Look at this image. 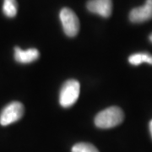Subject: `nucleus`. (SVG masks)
I'll use <instances>...</instances> for the list:
<instances>
[{
  "label": "nucleus",
  "instance_id": "1",
  "mask_svg": "<svg viewBox=\"0 0 152 152\" xmlns=\"http://www.w3.org/2000/svg\"><path fill=\"white\" fill-rule=\"evenodd\" d=\"M124 118L123 110L118 107H111L100 112L95 118V124L100 129H111L116 127Z\"/></svg>",
  "mask_w": 152,
  "mask_h": 152
},
{
  "label": "nucleus",
  "instance_id": "2",
  "mask_svg": "<svg viewBox=\"0 0 152 152\" xmlns=\"http://www.w3.org/2000/svg\"><path fill=\"white\" fill-rule=\"evenodd\" d=\"M80 85L75 80H69L64 84L59 94V103L64 107H70L80 96Z\"/></svg>",
  "mask_w": 152,
  "mask_h": 152
},
{
  "label": "nucleus",
  "instance_id": "3",
  "mask_svg": "<svg viewBox=\"0 0 152 152\" xmlns=\"http://www.w3.org/2000/svg\"><path fill=\"white\" fill-rule=\"evenodd\" d=\"M59 18L64 31L69 37H74L80 31V21L74 11L69 8H64L60 11Z\"/></svg>",
  "mask_w": 152,
  "mask_h": 152
},
{
  "label": "nucleus",
  "instance_id": "4",
  "mask_svg": "<svg viewBox=\"0 0 152 152\" xmlns=\"http://www.w3.org/2000/svg\"><path fill=\"white\" fill-rule=\"evenodd\" d=\"M24 106L19 102L8 104L0 113V124L7 126L20 120L24 114Z\"/></svg>",
  "mask_w": 152,
  "mask_h": 152
},
{
  "label": "nucleus",
  "instance_id": "5",
  "mask_svg": "<svg viewBox=\"0 0 152 152\" xmlns=\"http://www.w3.org/2000/svg\"><path fill=\"white\" fill-rule=\"evenodd\" d=\"M87 9L93 14H96L103 18H108L113 11L112 0H89Z\"/></svg>",
  "mask_w": 152,
  "mask_h": 152
},
{
  "label": "nucleus",
  "instance_id": "6",
  "mask_svg": "<svg viewBox=\"0 0 152 152\" xmlns=\"http://www.w3.org/2000/svg\"><path fill=\"white\" fill-rule=\"evenodd\" d=\"M152 19V5L145 4L141 7L134 8L129 14V20L133 23H142Z\"/></svg>",
  "mask_w": 152,
  "mask_h": 152
},
{
  "label": "nucleus",
  "instance_id": "7",
  "mask_svg": "<svg viewBox=\"0 0 152 152\" xmlns=\"http://www.w3.org/2000/svg\"><path fill=\"white\" fill-rule=\"evenodd\" d=\"M39 51L36 48L22 50L20 48H15V59L20 64H30L39 58Z\"/></svg>",
  "mask_w": 152,
  "mask_h": 152
},
{
  "label": "nucleus",
  "instance_id": "8",
  "mask_svg": "<svg viewBox=\"0 0 152 152\" xmlns=\"http://www.w3.org/2000/svg\"><path fill=\"white\" fill-rule=\"evenodd\" d=\"M129 62L132 65L138 66L142 63H147L152 65V55L146 53H140L132 54L129 58Z\"/></svg>",
  "mask_w": 152,
  "mask_h": 152
},
{
  "label": "nucleus",
  "instance_id": "9",
  "mask_svg": "<svg viewBox=\"0 0 152 152\" xmlns=\"http://www.w3.org/2000/svg\"><path fill=\"white\" fill-rule=\"evenodd\" d=\"M18 4L16 0H4L3 5V12L6 16L13 18L17 15Z\"/></svg>",
  "mask_w": 152,
  "mask_h": 152
},
{
  "label": "nucleus",
  "instance_id": "10",
  "mask_svg": "<svg viewBox=\"0 0 152 152\" xmlns=\"http://www.w3.org/2000/svg\"><path fill=\"white\" fill-rule=\"evenodd\" d=\"M72 152H99V151L91 144L78 143L73 146Z\"/></svg>",
  "mask_w": 152,
  "mask_h": 152
},
{
  "label": "nucleus",
  "instance_id": "11",
  "mask_svg": "<svg viewBox=\"0 0 152 152\" xmlns=\"http://www.w3.org/2000/svg\"><path fill=\"white\" fill-rule=\"evenodd\" d=\"M150 132H151V134L152 137V120L150 122Z\"/></svg>",
  "mask_w": 152,
  "mask_h": 152
},
{
  "label": "nucleus",
  "instance_id": "12",
  "mask_svg": "<svg viewBox=\"0 0 152 152\" xmlns=\"http://www.w3.org/2000/svg\"><path fill=\"white\" fill-rule=\"evenodd\" d=\"M145 3L148 4H150V5H152V0H146Z\"/></svg>",
  "mask_w": 152,
  "mask_h": 152
},
{
  "label": "nucleus",
  "instance_id": "13",
  "mask_svg": "<svg viewBox=\"0 0 152 152\" xmlns=\"http://www.w3.org/2000/svg\"><path fill=\"white\" fill-rule=\"evenodd\" d=\"M150 41H151V42H152V34L151 35V36H150Z\"/></svg>",
  "mask_w": 152,
  "mask_h": 152
}]
</instances>
